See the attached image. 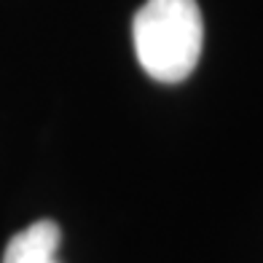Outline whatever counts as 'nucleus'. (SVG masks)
I'll use <instances>...</instances> for the list:
<instances>
[{
    "mask_svg": "<svg viewBox=\"0 0 263 263\" xmlns=\"http://www.w3.org/2000/svg\"><path fill=\"white\" fill-rule=\"evenodd\" d=\"M142 70L161 83L194 73L204 46V19L196 0H145L132 22Z\"/></svg>",
    "mask_w": 263,
    "mask_h": 263,
    "instance_id": "nucleus-1",
    "label": "nucleus"
},
{
    "mask_svg": "<svg viewBox=\"0 0 263 263\" xmlns=\"http://www.w3.org/2000/svg\"><path fill=\"white\" fill-rule=\"evenodd\" d=\"M59 242H62V231L54 220H35L25 231L11 236L3 263H59Z\"/></svg>",
    "mask_w": 263,
    "mask_h": 263,
    "instance_id": "nucleus-2",
    "label": "nucleus"
}]
</instances>
